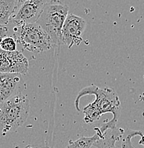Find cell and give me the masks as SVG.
Listing matches in <instances>:
<instances>
[{"mask_svg":"<svg viewBox=\"0 0 144 148\" xmlns=\"http://www.w3.org/2000/svg\"><path fill=\"white\" fill-rule=\"evenodd\" d=\"M93 94L95 95V101L90 103L84 108L83 112L85 114V122L93 123L100 119L103 114L111 112L113 115V118L111 121L102 126L104 130L108 129L116 128V123L120 115V103L118 96L113 90L111 88H99L97 86H92L87 87L80 92L75 106H77L78 100L81 96Z\"/></svg>","mask_w":144,"mask_h":148,"instance_id":"1","label":"cell"},{"mask_svg":"<svg viewBox=\"0 0 144 148\" xmlns=\"http://www.w3.org/2000/svg\"><path fill=\"white\" fill-rule=\"evenodd\" d=\"M30 112L28 98L21 92L0 103V132L15 131L25 123Z\"/></svg>","mask_w":144,"mask_h":148,"instance_id":"2","label":"cell"},{"mask_svg":"<svg viewBox=\"0 0 144 148\" xmlns=\"http://www.w3.org/2000/svg\"><path fill=\"white\" fill-rule=\"evenodd\" d=\"M68 14L69 7L59 0H51L45 5L37 24L49 35L54 46L63 44L62 29Z\"/></svg>","mask_w":144,"mask_h":148,"instance_id":"3","label":"cell"},{"mask_svg":"<svg viewBox=\"0 0 144 148\" xmlns=\"http://www.w3.org/2000/svg\"><path fill=\"white\" fill-rule=\"evenodd\" d=\"M14 38L23 49L30 52L42 53L54 46L49 35L37 23L17 26Z\"/></svg>","mask_w":144,"mask_h":148,"instance_id":"4","label":"cell"},{"mask_svg":"<svg viewBox=\"0 0 144 148\" xmlns=\"http://www.w3.org/2000/svg\"><path fill=\"white\" fill-rule=\"evenodd\" d=\"M46 3V0H17L10 21L17 26L36 23Z\"/></svg>","mask_w":144,"mask_h":148,"instance_id":"5","label":"cell"},{"mask_svg":"<svg viewBox=\"0 0 144 148\" xmlns=\"http://www.w3.org/2000/svg\"><path fill=\"white\" fill-rule=\"evenodd\" d=\"M86 28V21L84 18L73 14H68L62 29L63 44L70 49L73 46L80 45Z\"/></svg>","mask_w":144,"mask_h":148,"instance_id":"6","label":"cell"},{"mask_svg":"<svg viewBox=\"0 0 144 148\" xmlns=\"http://www.w3.org/2000/svg\"><path fill=\"white\" fill-rule=\"evenodd\" d=\"M28 69V60L21 51H6L0 48V73L24 75Z\"/></svg>","mask_w":144,"mask_h":148,"instance_id":"7","label":"cell"},{"mask_svg":"<svg viewBox=\"0 0 144 148\" xmlns=\"http://www.w3.org/2000/svg\"><path fill=\"white\" fill-rule=\"evenodd\" d=\"M19 73H0V103L11 98L21 80Z\"/></svg>","mask_w":144,"mask_h":148,"instance_id":"8","label":"cell"},{"mask_svg":"<svg viewBox=\"0 0 144 148\" xmlns=\"http://www.w3.org/2000/svg\"><path fill=\"white\" fill-rule=\"evenodd\" d=\"M121 137L122 133L119 129H111L110 132L106 130L95 142L94 146L97 148H115V142L118 141Z\"/></svg>","mask_w":144,"mask_h":148,"instance_id":"9","label":"cell"},{"mask_svg":"<svg viewBox=\"0 0 144 148\" xmlns=\"http://www.w3.org/2000/svg\"><path fill=\"white\" fill-rule=\"evenodd\" d=\"M17 0H0V25H6L10 21L15 9Z\"/></svg>","mask_w":144,"mask_h":148,"instance_id":"10","label":"cell"},{"mask_svg":"<svg viewBox=\"0 0 144 148\" xmlns=\"http://www.w3.org/2000/svg\"><path fill=\"white\" fill-rule=\"evenodd\" d=\"M102 135L103 134L98 129L93 136L81 137L75 141H70L66 148H90Z\"/></svg>","mask_w":144,"mask_h":148,"instance_id":"11","label":"cell"},{"mask_svg":"<svg viewBox=\"0 0 144 148\" xmlns=\"http://www.w3.org/2000/svg\"><path fill=\"white\" fill-rule=\"evenodd\" d=\"M17 43L15 38L4 36L0 40V48L6 51H17Z\"/></svg>","mask_w":144,"mask_h":148,"instance_id":"12","label":"cell"},{"mask_svg":"<svg viewBox=\"0 0 144 148\" xmlns=\"http://www.w3.org/2000/svg\"><path fill=\"white\" fill-rule=\"evenodd\" d=\"M25 148H49L47 146H41V145H29L26 146Z\"/></svg>","mask_w":144,"mask_h":148,"instance_id":"13","label":"cell"},{"mask_svg":"<svg viewBox=\"0 0 144 148\" xmlns=\"http://www.w3.org/2000/svg\"><path fill=\"white\" fill-rule=\"evenodd\" d=\"M23 148H25V147H23Z\"/></svg>","mask_w":144,"mask_h":148,"instance_id":"14","label":"cell"},{"mask_svg":"<svg viewBox=\"0 0 144 148\" xmlns=\"http://www.w3.org/2000/svg\"><path fill=\"white\" fill-rule=\"evenodd\" d=\"M0 40H1V38H0Z\"/></svg>","mask_w":144,"mask_h":148,"instance_id":"15","label":"cell"},{"mask_svg":"<svg viewBox=\"0 0 144 148\" xmlns=\"http://www.w3.org/2000/svg\"><path fill=\"white\" fill-rule=\"evenodd\" d=\"M0 38H1V37H0Z\"/></svg>","mask_w":144,"mask_h":148,"instance_id":"16","label":"cell"}]
</instances>
